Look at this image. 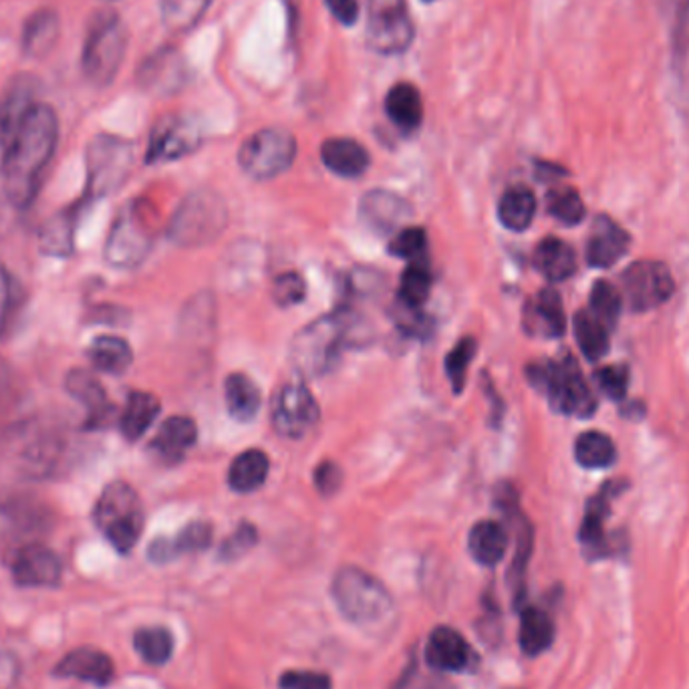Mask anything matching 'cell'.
Listing matches in <instances>:
<instances>
[{"mask_svg":"<svg viewBox=\"0 0 689 689\" xmlns=\"http://www.w3.org/2000/svg\"><path fill=\"white\" fill-rule=\"evenodd\" d=\"M59 144V117L47 104L35 101L22 119L7 168L4 194L14 208H29L41 190L45 170Z\"/></svg>","mask_w":689,"mask_h":689,"instance_id":"6da1fadb","label":"cell"},{"mask_svg":"<svg viewBox=\"0 0 689 689\" xmlns=\"http://www.w3.org/2000/svg\"><path fill=\"white\" fill-rule=\"evenodd\" d=\"M331 593L341 616L353 626L375 633L393 626L395 603L392 593L367 571L343 567L333 579Z\"/></svg>","mask_w":689,"mask_h":689,"instance_id":"7a4b0ae2","label":"cell"},{"mask_svg":"<svg viewBox=\"0 0 689 689\" xmlns=\"http://www.w3.org/2000/svg\"><path fill=\"white\" fill-rule=\"evenodd\" d=\"M128 27L117 12L99 11L93 14L81 51V71L91 86L114 83L128 53Z\"/></svg>","mask_w":689,"mask_h":689,"instance_id":"3957f363","label":"cell"},{"mask_svg":"<svg viewBox=\"0 0 689 689\" xmlns=\"http://www.w3.org/2000/svg\"><path fill=\"white\" fill-rule=\"evenodd\" d=\"M93 522L97 531L119 554L134 551L146 524L138 492L128 482H109L93 506Z\"/></svg>","mask_w":689,"mask_h":689,"instance_id":"277c9868","label":"cell"},{"mask_svg":"<svg viewBox=\"0 0 689 689\" xmlns=\"http://www.w3.org/2000/svg\"><path fill=\"white\" fill-rule=\"evenodd\" d=\"M526 375L529 382L549 397L554 412L574 417H591L594 414L597 397L571 355L561 361L534 363L526 370Z\"/></svg>","mask_w":689,"mask_h":689,"instance_id":"5b68a950","label":"cell"},{"mask_svg":"<svg viewBox=\"0 0 689 689\" xmlns=\"http://www.w3.org/2000/svg\"><path fill=\"white\" fill-rule=\"evenodd\" d=\"M134 144L128 139L99 134L86 151L87 186L83 201L101 200L119 190L134 166Z\"/></svg>","mask_w":689,"mask_h":689,"instance_id":"8992f818","label":"cell"},{"mask_svg":"<svg viewBox=\"0 0 689 689\" xmlns=\"http://www.w3.org/2000/svg\"><path fill=\"white\" fill-rule=\"evenodd\" d=\"M347 333L350 325L341 313L317 318L315 323L307 325L298 333L291 347V360L295 370L305 377L325 375L333 367V363L339 360Z\"/></svg>","mask_w":689,"mask_h":689,"instance_id":"52a82bcc","label":"cell"},{"mask_svg":"<svg viewBox=\"0 0 689 689\" xmlns=\"http://www.w3.org/2000/svg\"><path fill=\"white\" fill-rule=\"evenodd\" d=\"M9 435L11 457L14 470L27 478H47L61 466L65 454V440L61 434L43 424H27L12 427Z\"/></svg>","mask_w":689,"mask_h":689,"instance_id":"ba28073f","label":"cell"},{"mask_svg":"<svg viewBox=\"0 0 689 689\" xmlns=\"http://www.w3.org/2000/svg\"><path fill=\"white\" fill-rule=\"evenodd\" d=\"M146 208V204L136 201L119 213L104 248L107 265L114 268H136L146 260L154 245V226Z\"/></svg>","mask_w":689,"mask_h":689,"instance_id":"9c48e42d","label":"cell"},{"mask_svg":"<svg viewBox=\"0 0 689 689\" xmlns=\"http://www.w3.org/2000/svg\"><path fill=\"white\" fill-rule=\"evenodd\" d=\"M226 224L223 200L208 191H196L181 201L170 224V238L180 246L206 245Z\"/></svg>","mask_w":689,"mask_h":689,"instance_id":"30bf717a","label":"cell"},{"mask_svg":"<svg viewBox=\"0 0 689 689\" xmlns=\"http://www.w3.org/2000/svg\"><path fill=\"white\" fill-rule=\"evenodd\" d=\"M297 158V141L285 129L268 128L246 139L238 154L240 168L255 180H270L287 171Z\"/></svg>","mask_w":689,"mask_h":689,"instance_id":"8fae6325","label":"cell"},{"mask_svg":"<svg viewBox=\"0 0 689 689\" xmlns=\"http://www.w3.org/2000/svg\"><path fill=\"white\" fill-rule=\"evenodd\" d=\"M367 43L382 55H400L414 43V22L405 0L367 2Z\"/></svg>","mask_w":689,"mask_h":689,"instance_id":"7c38bea8","label":"cell"},{"mask_svg":"<svg viewBox=\"0 0 689 689\" xmlns=\"http://www.w3.org/2000/svg\"><path fill=\"white\" fill-rule=\"evenodd\" d=\"M676 291V280L663 263L639 260L623 273V293L629 307L646 313L668 303Z\"/></svg>","mask_w":689,"mask_h":689,"instance_id":"4fadbf2b","label":"cell"},{"mask_svg":"<svg viewBox=\"0 0 689 689\" xmlns=\"http://www.w3.org/2000/svg\"><path fill=\"white\" fill-rule=\"evenodd\" d=\"M270 417L278 434L298 440L317 425L318 405L303 383H285L273 397Z\"/></svg>","mask_w":689,"mask_h":689,"instance_id":"5bb4252c","label":"cell"},{"mask_svg":"<svg viewBox=\"0 0 689 689\" xmlns=\"http://www.w3.org/2000/svg\"><path fill=\"white\" fill-rule=\"evenodd\" d=\"M9 569L12 581L29 589H53L63 579V562L59 554L41 542H24L12 547Z\"/></svg>","mask_w":689,"mask_h":689,"instance_id":"9a60e30c","label":"cell"},{"mask_svg":"<svg viewBox=\"0 0 689 689\" xmlns=\"http://www.w3.org/2000/svg\"><path fill=\"white\" fill-rule=\"evenodd\" d=\"M201 144V129L194 119L186 116L164 117L149 136L146 161L166 164L176 161L198 149Z\"/></svg>","mask_w":689,"mask_h":689,"instance_id":"2e32d148","label":"cell"},{"mask_svg":"<svg viewBox=\"0 0 689 689\" xmlns=\"http://www.w3.org/2000/svg\"><path fill=\"white\" fill-rule=\"evenodd\" d=\"M627 489L626 480L607 482L599 494L589 500L584 510L583 524L579 531V541L583 544L584 557L589 561H601L613 554V544L604 534V520L609 516L611 502Z\"/></svg>","mask_w":689,"mask_h":689,"instance_id":"e0dca14e","label":"cell"},{"mask_svg":"<svg viewBox=\"0 0 689 689\" xmlns=\"http://www.w3.org/2000/svg\"><path fill=\"white\" fill-rule=\"evenodd\" d=\"M35 79L21 75L12 79L11 86L0 101V176L7 168L14 139L19 136L22 119L35 104Z\"/></svg>","mask_w":689,"mask_h":689,"instance_id":"ac0fdd59","label":"cell"},{"mask_svg":"<svg viewBox=\"0 0 689 689\" xmlns=\"http://www.w3.org/2000/svg\"><path fill=\"white\" fill-rule=\"evenodd\" d=\"M65 390L75 402L86 407V430H101L114 417V405L107 400L106 387L93 373L87 370H71L65 375Z\"/></svg>","mask_w":689,"mask_h":689,"instance_id":"d6986e66","label":"cell"},{"mask_svg":"<svg viewBox=\"0 0 689 689\" xmlns=\"http://www.w3.org/2000/svg\"><path fill=\"white\" fill-rule=\"evenodd\" d=\"M188 81V67L174 49H159L139 65L138 83L149 93H174Z\"/></svg>","mask_w":689,"mask_h":689,"instance_id":"ffe728a7","label":"cell"},{"mask_svg":"<svg viewBox=\"0 0 689 689\" xmlns=\"http://www.w3.org/2000/svg\"><path fill=\"white\" fill-rule=\"evenodd\" d=\"M55 673L59 678L79 679V681H86L97 688H106L116 676V668H114V661L111 658L93 649V647H81V649H75L71 653H67L55 668Z\"/></svg>","mask_w":689,"mask_h":689,"instance_id":"44dd1931","label":"cell"},{"mask_svg":"<svg viewBox=\"0 0 689 689\" xmlns=\"http://www.w3.org/2000/svg\"><path fill=\"white\" fill-rule=\"evenodd\" d=\"M629 234L609 216H599L587 240V263L594 268L617 265L629 250Z\"/></svg>","mask_w":689,"mask_h":689,"instance_id":"7402d4cb","label":"cell"},{"mask_svg":"<svg viewBox=\"0 0 689 689\" xmlns=\"http://www.w3.org/2000/svg\"><path fill=\"white\" fill-rule=\"evenodd\" d=\"M361 220L372 230L390 234L400 230L403 223L410 220V204L392 191L373 190L363 196L360 204Z\"/></svg>","mask_w":689,"mask_h":689,"instance_id":"603a6c76","label":"cell"},{"mask_svg":"<svg viewBox=\"0 0 689 689\" xmlns=\"http://www.w3.org/2000/svg\"><path fill=\"white\" fill-rule=\"evenodd\" d=\"M472 651L462 633L452 627H435L425 643V661L440 671H462L467 668Z\"/></svg>","mask_w":689,"mask_h":689,"instance_id":"cb8c5ba5","label":"cell"},{"mask_svg":"<svg viewBox=\"0 0 689 689\" xmlns=\"http://www.w3.org/2000/svg\"><path fill=\"white\" fill-rule=\"evenodd\" d=\"M196 440H198V427L194 424V420L186 415H174L159 425L158 434L154 435L149 447L159 460L174 464L188 454Z\"/></svg>","mask_w":689,"mask_h":689,"instance_id":"d4e9b609","label":"cell"},{"mask_svg":"<svg viewBox=\"0 0 689 689\" xmlns=\"http://www.w3.org/2000/svg\"><path fill=\"white\" fill-rule=\"evenodd\" d=\"M213 542V526L208 522H191L186 529H181L176 537H159L149 544V561L170 562L188 552L206 551Z\"/></svg>","mask_w":689,"mask_h":689,"instance_id":"484cf974","label":"cell"},{"mask_svg":"<svg viewBox=\"0 0 689 689\" xmlns=\"http://www.w3.org/2000/svg\"><path fill=\"white\" fill-rule=\"evenodd\" d=\"M0 520L14 537L24 539V542H37L32 537L47 529L49 514L43 504L32 499H11L0 504Z\"/></svg>","mask_w":689,"mask_h":689,"instance_id":"4316f807","label":"cell"},{"mask_svg":"<svg viewBox=\"0 0 689 689\" xmlns=\"http://www.w3.org/2000/svg\"><path fill=\"white\" fill-rule=\"evenodd\" d=\"M61 37V19L53 9L32 12L22 27V53L31 59H43L53 51Z\"/></svg>","mask_w":689,"mask_h":689,"instance_id":"83f0119b","label":"cell"},{"mask_svg":"<svg viewBox=\"0 0 689 689\" xmlns=\"http://www.w3.org/2000/svg\"><path fill=\"white\" fill-rule=\"evenodd\" d=\"M321 159L327 170L341 178H360L370 168V154L360 141L350 138L327 139L321 148Z\"/></svg>","mask_w":689,"mask_h":689,"instance_id":"f1b7e54d","label":"cell"},{"mask_svg":"<svg viewBox=\"0 0 689 689\" xmlns=\"http://www.w3.org/2000/svg\"><path fill=\"white\" fill-rule=\"evenodd\" d=\"M524 327L541 337H561L567 327L564 308L557 291L544 288L524 313Z\"/></svg>","mask_w":689,"mask_h":689,"instance_id":"f546056e","label":"cell"},{"mask_svg":"<svg viewBox=\"0 0 689 689\" xmlns=\"http://www.w3.org/2000/svg\"><path fill=\"white\" fill-rule=\"evenodd\" d=\"M467 549L478 564L496 567L509 549V532L494 520H482L470 531Z\"/></svg>","mask_w":689,"mask_h":689,"instance_id":"4dcf8cb0","label":"cell"},{"mask_svg":"<svg viewBox=\"0 0 689 689\" xmlns=\"http://www.w3.org/2000/svg\"><path fill=\"white\" fill-rule=\"evenodd\" d=\"M87 357L97 372L119 377L131 367L134 351L124 337L104 333V335H97L96 339L91 341V345L87 350Z\"/></svg>","mask_w":689,"mask_h":689,"instance_id":"1f68e13d","label":"cell"},{"mask_svg":"<svg viewBox=\"0 0 689 689\" xmlns=\"http://www.w3.org/2000/svg\"><path fill=\"white\" fill-rule=\"evenodd\" d=\"M159 400L154 393L131 392L119 417V430L128 442H138L158 420Z\"/></svg>","mask_w":689,"mask_h":689,"instance_id":"d6a6232c","label":"cell"},{"mask_svg":"<svg viewBox=\"0 0 689 689\" xmlns=\"http://www.w3.org/2000/svg\"><path fill=\"white\" fill-rule=\"evenodd\" d=\"M81 204L83 201H77L71 208L55 214L53 218L45 224L43 230L39 234V245H41L43 255L55 256V258L73 255L75 226H77Z\"/></svg>","mask_w":689,"mask_h":689,"instance_id":"836d02e7","label":"cell"},{"mask_svg":"<svg viewBox=\"0 0 689 689\" xmlns=\"http://www.w3.org/2000/svg\"><path fill=\"white\" fill-rule=\"evenodd\" d=\"M385 111L397 128L414 131L422 126L424 119L422 93L412 83H397L385 97Z\"/></svg>","mask_w":689,"mask_h":689,"instance_id":"e575fe53","label":"cell"},{"mask_svg":"<svg viewBox=\"0 0 689 689\" xmlns=\"http://www.w3.org/2000/svg\"><path fill=\"white\" fill-rule=\"evenodd\" d=\"M554 641V623L547 611L539 607H526L520 616L519 643L520 649L529 656L537 658L551 649Z\"/></svg>","mask_w":689,"mask_h":689,"instance_id":"d590c367","label":"cell"},{"mask_svg":"<svg viewBox=\"0 0 689 689\" xmlns=\"http://www.w3.org/2000/svg\"><path fill=\"white\" fill-rule=\"evenodd\" d=\"M534 266L539 268L547 280L561 283L577 270V255L571 245H567L561 238H547L537 246L534 253Z\"/></svg>","mask_w":689,"mask_h":689,"instance_id":"8d00e7d4","label":"cell"},{"mask_svg":"<svg viewBox=\"0 0 689 689\" xmlns=\"http://www.w3.org/2000/svg\"><path fill=\"white\" fill-rule=\"evenodd\" d=\"M224 397H226L228 412L238 422H250L258 414L260 403H263L258 385L243 373L228 375L226 385H224Z\"/></svg>","mask_w":689,"mask_h":689,"instance_id":"74e56055","label":"cell"},{"mask_svg":"<svg viewBox=\"0 0 689 689\" xmlns=\"http://www.w3.org/2000/svg\"><path fill=\"white\" fill-rule=\"evenodd\" d=\"M537 214V198L526 186H512L502 194L499 204L500 223L509 230L522 233L531 226Z\"/></svg>","mask_w":689,"mask_h":689,"instance_id":"f35d334b","label":"cell"},{"mask_svg":"<svg viewBox=\"0 0 689 689\" xmlns=\"http://www.w3.org/2000/svg\"><path fill=\"white\" fill-rule=\"evenodd\" d=\"M268 456L260 450H246L236 457L228 470V484L236 492H255L260 489L268 476Z\"/></svg>","mask_w":689,"mask_h":689,"instance_id":"ab89813d","label":"cell"},{"mask_svg":"<svg viewBox=\"0 0 689 689\" xmlns=\"http://www.w3.org/2000/svg\"><path fill=\"white\" fill-rule=\"evenodd\" d=\"M609 333L611 329L594 317L589 308L574 315V337L579 341V347L587 360L599 361L607 355Z\"/></svg>","mask_w":689,"mask_h":689,"instance_id":"60d3db41","label":"cell"},{"mask_svg":"<svg viewBox=\"0 0 689 689\" xmlns=\"http://www.w3.org/2000/svg\"><path fill=\"white\" fill-rule=\"evenodd\" d=\"M577 462L589 470H601L616 464L617 447L609 435L601 432H584L574 442Z\"/></svg>","mask_w":689,"mask_h":689,"instance_id":"b9f144b4","label":"cell"},{"mask_svg":"<svg viewBox=\"0 0 689 689\" xmlns=\"http://www.w3.org/2000/svg\"><path fill=\"white\" fill-rule=\"evenodd\" d=\"M134 647L149 666H164L174 653V636L166 627H144L134 636Z\"/></svg>","mask_w":689,"mask_h":689,"instance_id":"7bdbcfd3","label":"cell"},{"mask_svg":"<svg viewBox=\"0 0 689 689\" xmlns=\"http://www.w3.org/2000/svg\"><path fill=\"white\" fill-rule=\"evenodd\" d=\"M210 4L213 0H161V21L170 31H191Z\"/></svg>","mask_w":689,"mask_h":689,"instance_id":"ee69618b","label":"cell"},{"mask_svg":"<svg viewBox=\"0 0 689 689\" xmlns=\"http://www.w3.org/2000/svg\"><path fill=\"white\" fill-rule=\"evenodd\" d=\"M432 288V275L424 263L412 260V265L403 270L400 283V303L403 307L422 308Z\"/></svg>","mask_w":689,"mask_h":689,"instance_id":"f6af8a7d","label":"cell"},{"mask_svg":"<svg viewBox=\"0 0 689 689\" xmlns=\"http://www.w3.org/2000/svg\"><path fill=\"white\" fill-rule=\"evenodd\" d=\"M547 208H549L552 218H557L564 226H574V224L581 223L584 213H587L583 200H581V194L569 188V186H559V188L549 191Z\"/></svg>","mask_w":689,"mask_h":689,"instance_id":"bcb514c9","label":"cell"},{"mask_svg":"<svg viewBox=\"0 0 689 689\" xmlns=\"http://www.w3.org/2000/svg\"><path fill=\"white\" fill-rule=\"evenodd\" d=\"M621 308H623V298H621V293H619L611 283L599 280V283L591 288L589 311H591L594 317L599 318L603 325H607L609 329L613 331V327H616L617 318L621 315Z\"/></svg>","mask_w":689,"mask_h":689,"instance_id":"7dc6e473","label":"cell"},{"mask_svg":"<svg viewBox=\"0 0 689 689\" xmlns=\"http://www.w3.org/2000/svg\"><path fill=\"white\" fill-rule=\"evenodd\" d=\"M476 355V341L466 339L456 343V347L447 353L445 357V373L450 377V382L454 385V392H460L466 382L467 365L472 357Z\"/></svg>","mask_w":689,"mask_h":689,"instance_id":"c3c4849f","label":"cell"},{"mask_svg":"<svg viewBox=\"0 0 689 689\" xmlns=\"http://www.w3.org/2000/svg\"><path fill=\"white\" fill-rule=\"evenodd\" d=\"M425 246H427V236L422 228H403L393 236L390 253L405 260H417L424 255Z\"/></svg>","mask_w":689,"mask_h":689,"instance_id":"681fc988","label":"cell"},{"mask_svg":"<svg viewBox=\"0 0 689 689\" xmlns=\"http://www.w3.org/2000/svg\"><path fill=\"white\" fill-rule=\"evenodd\" d=\"M594 382L604 395L621 402L629 390V370L627 365H607L594 373Z\"/></svg>","mask_w":689,"mask_h":689,"instance_id":"f907efd6","label":"cell"},{"mask_svg":"<svg viewBox=\"0 0 689 689\" xmlns=\"http://www.w3.org/2000/svg\"><path fill=\"white\" fill-rule=\"evenodd\" d=\"M258 541V532L250 522H243L236 531L223 542L220 547V559L223 561H234L250 551Z\"/></svg>","mask_w":689,"mask_h":689,"instance_id":"816d5d0a","label":"cell"},{"mask_svg":"<svg viewBox=\"0 0 689 689\" xmlns=\"http://www.w3.org/2000/svg\"><path fill=\"white\" fill-rule=\"evenodd\" d=\"M305 291H307V287H305L303 276L297 275V273H285V275L276 278L273 297L278 305L291 307V305H297L305 298Z\"/></svg>","mask_w":689,"mask_h":689,"instance_id":"f5cc1de1","label":"cell"},{"mask_svg":"<svg viewBox=\"0 0 689 689\" xmlns=\"http://www.w3.org/2000/svg\"><path fill=\"white\" fill-rule=\"evenodd\" d=\"M280 689H333L327 673L318 671H287L278 679Z\"/></svg>","mask_w":689,"mask_h":689,"instance_id":"db71d44e","label":"cell"},{"mask_svg":"<svg viewBox=\"0 0 689 689\" xmlns=\"http://www.w3.org/2000/svg\"><path fill=\"white\" fill-rule=\"evenodd\" d=\"M315 484H317V489L323 492V494H333V492H337L341 489V484H343V470H341L339 464H335V462H323L321 466L315 470Z\"/></svg>","mask_w":689,"mask_h":689,"instance_id":"11a10c76","label":"cell"},{"mask_svg":"<svg viewBox=\"0 0 689 689\" xmlns=\"http://www.w3.org/2000/svg\"><path fill=\"white\" fill-rule=\"evenodd\" d=\"M325 4L343 24H355L360 19V0H325Z\"/></svg>","mask_w":689,"mask_h":689,"instance_id":"9f6ffc18","label":"cell"},{"mask_svg":"<svg viewBox=\"0 0 689 689\" xmlns=\"http://www.w3.org/2000/svg\"><path fill=\"white\" fill-rule=\"evenodd\" d=\"M19 661L7 651H0V689H12L19 681Z\"/></svg>","mask_w":689,"mask_h":689,"instance_id":"6f0895ef","label":"cell"},{"mask_svg":"<svg viewBox=\"0 0 689 689\" xmlns=\"http://www.w3.org/2000/svg\"><path fill=\"white\" fill-rule=\"evenodd\" d=\"M12 280L9 273L0 266V333L7 327V321L11 315Z\"/></svg>","mask_w":689,"mask_h":689,"instance_id":"680465c9","label":"cell"},{"mask_svg":"<svg viewBox=\"0 0 689 689\" xmlns=\"http://www.w3.org/2000/svg\"><path fill=\"white\" fill-rule=\"evenodd\" d=\"M425 2H432V0H425Z\"/></svg>","mask_w":689,"mask_h":689,"instance_id":"91938a15","label":"cell"}]
</instances>
